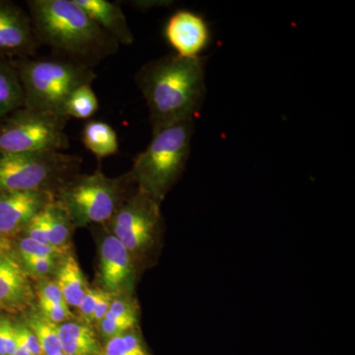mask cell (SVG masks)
Returning a JSON list of instances; mask_svg holds the SVG:
<instances>
[{
	"label": "cell",
	"mask_w": 355,
	"mask_h": 355,
	"mask_svg": "<svg viewBox=\"0 0 355 355\" xmlns=\"http://www.w3.org/2000/svg\"><path fill=\"white\" fill-rule=\"evenodd\" d=\"M99 257L103 289L114 297L132 295L139 270L128 250L112 233L103 238Z\"/></svg>",
	"instance_id": "obj_10"
},
{
	"label": "cell",
	"mask_w": 355,
	"mask_h": 355,
	"mask_svg": "<svg viewBox=\"0 0 355 355\" xmlns=\"http://www.w3.org/2000/svg\"><path fill=\"white\" fill-rule=\"evenodd\" d=\"M114 296L109 292L105 291L102 289L101 294H100L99 300H98L97 305H96L94 314H93L92 324H98L104 319L113 300Z\"/></svg>",
	"instance_id": "obj_31"
},
{
	"label": "cell",
	"mask_w": 355,
	"mask_h": 355,
	"mask_svg": "<svg viewBox=\"0 0 355 355\" xmlns=\"http://www.w3.org/2000/svg\"><path fill=\"white\" fill-rule=\"evenodd\" d=\"M103 31L114 39L119 46H130L135 37L121 6L108 0H74Z\"/></svg>",
	"instance_id": "obj_14"
},
{
	"label": "cell",
	"mask_w": 355,
	"mask_h": 355,
	"mask_svg": "<svg viewBox=\"0 0 355 355\" xmlns=\"http://www.w3.org/2000/svg\"><path fill=\"white\" fill-rule=\"evenodd\" d=\"M24 323L38 338L44 355L64 354L58 336V324L49 321L39 310H34L32 308L26 312Z\"/></svg>",
	"instance_id": "obj_20"
},
{
	"label": "cell",
	"mask_w": 355,
	"mask_h": 355,
	"mask_svg": "<svg viewBox=\"0 0 355 355\" xmlns=\"http://www.w3.org/2000/svg\"><path fill=\"white\" fill-rule=\"evenodd\" d=\"M193 121H180L153 132L130 174L140 191L162 203L184 171L191 153Z\"/></svg>",
	"instance_id": "obj_4"
},
{
	"label": "cell",
	"mask_w": 355,
	"mask_h": 355,
	"mask_svg": "<svg viewBox=\"0 0 355 355\" xmlns=\"http://www.w3.org/2000/svg\"><path fill=\"white\" fill-rule=\"evenodd\" d=\"M60 261V259L44 257V258L25 259L19 261L28 277L40 280L49 279L51 275L55 273Z\"/></svg>",
	"instance_id": "obj_24"
},
{
	"label": "cell",
	"mask_w": 355,
	"mask_h": 355,
	"mask_svg": "<svg viewBox=\"0 0 355 355\" xmlns=\"http://www.w3.org/2000/svg\"><path fill=\"white\" fill-rule=\"evenodd\" d=\"M17 71L25 108L62 114L70 94L80 86L94 83L93 67L67 58L32 57L12 60Z\"/></svg>",
	"instance_id": "obj_3"
},
{
	"label": "cell",
	"mask_w": 355,
	"mask_h": 355,
	"mask_svg": "<svg viewBox=\"0 0 355 355\" xmlns=\"http://www.w3.org/2000/svg\"><path fill=\"white\" fill-rule=\"evenodd\" d=\"M35 292L13 251L0 257V311L17 314L31 309Z\"/></svg>",
	"instance_id": "obj_13"
},
{
	"label": "cell",
	"mask_w": 355,
	"mask_h": 355,
	"mask_svg": "<svg viewBox=\"0 0 355 355\" xmlns=\"http://www.w3.org/2000/svg\"><path fill=\"white\" fill-rule=\"evenodd\" d=\"M55 282L62 291L67 304L77 308L89 288L76 257L67 254L60 259L55 270Z\"/></svg>",
	"instance_id": "obj_15"
},
{
	"label": "cell",
	"mask_w": 355,
	"mask_h": 355,
	"mask_svg": "<svg viewBox=\"0 0 355 355\" xmlns=\"http://www.w3.org/2000/svg\"><path fill=\"white\" fill-rule=\"evenodd\" d=\"M65 252L58 250L57 248L51 246V245L42 244L30 238L22 236L18 240L17 247H16V258L19 261L25 260L29 258H44V257H50V258L62 259L64 257Z\"/></svg>",
	"instance_id": "obj_23"
},
{
	"label": "cell",
	"mask_w": 355,
	"mask_h": 355,
	"mask_svg": "<svg viewBox=\"0 0 355 355\" xmlns=\"http://www.w3.org/2000/svg\"><path fill=\"white\" fill-rule=\"evenodd\" d=\"M24 107V95L12 60L0 58V121Z\"/></svg>",
	"instance_id": "obj_19"
},
{
	"label": "cell",
	"mask_w": 355,
	"mask_h": 355,
	"mask_svg": "<svg viewBox=\"0 0 355 355\" xmlns=\"http://www.w3.org/2000/svg\"><path fill=\"white\" fill-rule=\"evenodd\" d=\"M130 172L110 178L97 170L93 174H78L62 184L55 198L67 210L73 226L107 224L119 207L137 190Z\"/></svg>",
	"instance_id": "obj_5"
},
{
	"label": "cell",
	"mask_w": 355,
	"mask_h": 355,
	"mask_svg": "<svg viewBox=\"0 0 355 355\" xmlns=\"http://www.w3.org/2000/svg\"><path fill=\"white\" fill-rule=\"evenodd\" d=\"M101 288H89L86 291L85 295L81 301L80 304L76 308L79 317L83 320V323L92 324L93 314L98 300H99Z\"/></svg>",
	"instance_id": "obj_29"
},
{
	"label": "cell",
	"mask_w": 355,
	"mask_h": 355,
	"mask_svg": "<svg viewBox=\"0 0 355 355\" xmlns=\"http://www.w3.org/2000/svg\"><path fill=\"white\" fill-rule=\"evenodd\" d=\"M26 3L39 44L48 46L57 57L94 67L120 48L74 0H28Z\"/></svg>",
	"instance_id": "obj_2"
},
{
	"label": "cell",
	"mask_w": 355,
	"mask_h": 355,
	"mask_svg": "<svg viewBox=\"0 0 355 355\" xmlns=\"http://www.w3.org/2000/svg\"><path fill=\"white\" fill-rule=\"evenodd\" d=\"M101 355H149L137 329L107 340Z\"/></svg>",
	"instance_id": "obj_22"
},
{
	"label": "cell",
	"mask_w": 355,
	"mask_h": 355,
	"mask_svg": "<svg viewBox=\"0 0 355 355\" xmlns=\"http://www.w3.org/2000/svg\"><path fill=\"white\" fill-rule=\"evenodd\" d=\"M165 37L176 55L184 58H200L210 41L207 21L200 14L190 10H178L165 26Z\"/></svg>",
	"instance_id": "obj_12"
},
{
	"label": "cell",
	"mask_w": 355,
	"mask_h": 355,
	"mask_svg": "<svg viewBox=\"0 0 355 355\" xmlns=\"http://www.w3.org/2000/svg\"><path fill=\"white\" fill-rule=\"evenodd\" d=\"M12 355H33L31 352H29L25 347H23L21 343H18L17 340V347H16L15 350H14Z\"/></svg>",
	"instance_id": "obj_33"
},
{
	"label": "cell",
	"mask_w": 355,
	"mask_h": 355,
	"mask_svg": "<svg viewBox=\"0 0 355 355\" xmlns=\"http://www.w3.org/2000/svg\"><path fill=\"white\" fill-rule=\"evenodd\" d=\"M70 119L62 114L22 108L0 121V151L11 153H64Z\"/></svg>",
	"instance_id": "obj_8"
},
{
	"label": "cell",
	"mask_w": 355,
	"mask_h": 355,
	"mask_svg": "<svg viewBox=\"0 0 355 355\" xmlns=\"http://www.w3.org/2000/svg\"><path fill=\"white\" fill-rule=\"evenodd\" d=\"M83 159L60 153H11L0 151V191H41L57 193L78 174Z\"/></svg>",
	"instance_id": "obj_7"
},
{
	"label": "cell",
	"mask_w": 355,
	"mask_h": 355,
	"mask_svg": "<svg viewBox=\"0 0 355 355\" xmlns=\"http://www.w3.org/2000/svg\"><path fill=\"white\" fill-rule=\"evenodd\" d=\"M17 347L14 323L8 318L0 316V355H12Z\"/></svg>",
	"instance_id": "obj_28"
},
{
	"label": "cell",
	"mask_w": 355,
	"mask_h": 355,
	"mask_svg": "<svg viewBox=\"0 0 355 355\" xmlns=\"http://www.w3.org/2000/svg\"><path fill=\"white\" fill-rule=\"evenodd\" d=\"M58 336L65 355H101L94 331L83 322L58 324Z\"/></svg>",
	"instance_id": "obj_16"
},
{
	"label": "cell",
	"mask_w": 355,
	"mask_h": 355,
	"mask_svg": "<svg viewBox=\"0 0 355 355\" xmlns=\"http://www.w3.org/2000/svg\"><path fill=\"white\" fill-rule=\"evenodd\" d=\"M12 252V244L11 241L0 236V257Z\"/></svg>",
	"instance_id": "obj_32"
},
{
	"label": "cell",
	"mask_w": 355,
	"mask_h": 355,
	"mask_svg": "<svg viewBox=\"0 0 355 355\" xmlns=\"http://www.w3.org/2000/svg\"><path fill=\"white\" fill-rule=\"evenodd\" d=\"M99 110V101L93 90L92 85L86 84L80 86L70 94L65 102L62 114L67 118L88 120Z\"/></svg>",
	"instance_id": "obj_21"
},
{
	"label": "cell",
	"mask_w": 355,
	"mask_h": 355,
	"mask_svg": "<svg viewBox=\"0 0 355 355\" xmlns=\"http://www.w3.org/2000/svg\"><path fill=\"white\" fill-rule=\"evenodd\" d=\"M139 319L132 318H109L104 319L98 324L99 333L103 338L107 340L114 336L123 335L128 331L139 328Z\"/></svg>",
	"instance_id": "obj_25"
},
{
	"label": "cell",
	"mask_w": 355,
	"mask_h": 355,
	"mask_svg": "<svg viewBox=\"0 0 355 355\" xmlns=\"http://www.w3.org/2000/svg\"><path fill=\"white\" fill-rule=\"evenodd\" d=\"M39 311L49 321L62 324L72 321L74 316L67 305L55 304L48 301H38Z\"/></svg>",
	"instance_id": "obj_26"
},
{
	"label": "cell",
	"mask_w": 355,
	"mask_h": 355,
	"mask_svg": "<svg viewBox=\"0 0 355 355\" xmlns=\"http://www.w3.org/2000/svg\"><path fill=\"white\" fill-rule=\"evenodd\" d=\"M39 44L28 11L12 1L0 0V58L32 57Z\"/></svg>",
	"instance_id": "obj_9"
},
{
	"label": "cell",
	"mask_w": 355,
	"mask_h": 355,
	"mask_svg": "<svg viewBox=\"0 0 355 355\" xmlns=\"http://www.w3.org/2000/svg\"><path fill=\"white\" fill-rule=\"evenodd\" d=\"M18 343L29 350L33 355H44L38 338L25 323L14 324Z\"/></svg>",
	"instance_id": "obj_30"
},
{
	"label": "cell",
	"mask_w": 355,
	"mask_h": 355,
	"mask_svg": "<svg viewBox=\"0 0 355 355\" xmlns=\"http://www.w3.org/2000/svg\"><path fill=\"white\" fill-rule=\"evenodd\" d=\"M40 216L46 229L49 244L67 253L74 226L62 203L55 198L40 211Z\"/></svg>",
	"instance_id": "obj_17"
},
{
	"label": "cell",
	"mask_w": 355,
	"mask_h": 355,
	"mask_svg": "<svg viewBox=\"0 0 355 355\" xmlns=\"http://www.w3.org/2000/svg\"><path fill=\"white\" fill-rule=\"evenodd\" d=\"M205 60L165 55L151 60L135 76L149 111L153 132L193 121L205 96Z\"/></svg>",
	"instance_id": "obj_1"
},
{
	"label": "cell",
	"mask_w": 355,
	"mask_h": 355,
	"mask_svg": "<svg viewBox=\"0 0 355 355\" xmlns=\"http://www.w3.org/2000/svg\"><path fill=\"white\" fill-rule=\"evenodd\" d=\"M55 198L49 191H0V236L12 241Z\"/></svg>",
	"instance_id": "obj_11"
},
{
	"label": "cell",
	"mask_w": 355,
	"mask_h": 355,
	"mask_svg": "<svg viewBox=\"0 0 355 355\" xmlns=\"http://www.w3.org/2000/svg\"><path fill=\"white\" fill-rule=\"evenodd\" d=\"M35 296L38 298V301H48L55 304L67 305L55 280L50 279L38 280V284L35 287Z\"/></svg>",
	"instance_id": "obj_27"
},
{
	"label": "cell",
	"mask_w": 355,
	"mask_h": 355,
	"mask_svg": "<svg viewBox=\"0 0 355 355\" xmlns=\"http://www.w3.org/2000/svg\"><path fill=\"white\" fill-rule=\"evenodd\" d=\"M107 224L128 250L139 272L153 265L162 244L160 202L137 188Z\"/></svg>",
	"instance_id": "obj_6"
},
{
	"label": "cell",
	"mask_w": 355,
	"mask_h": 355,
	"mask_svg": "<svg viewBox=\"0 0 355 355\" xmlns=\"http://www.w3.org/2000/svg\"><path fill=\"white\" fill-rule=\"evenodd\" d=\"M83 146L98 159L118 153L119 139L116 130L106 121L89 120L81 132Z\"/></svg>",
	"instance_id": "obj_18"
}]
</instances>
